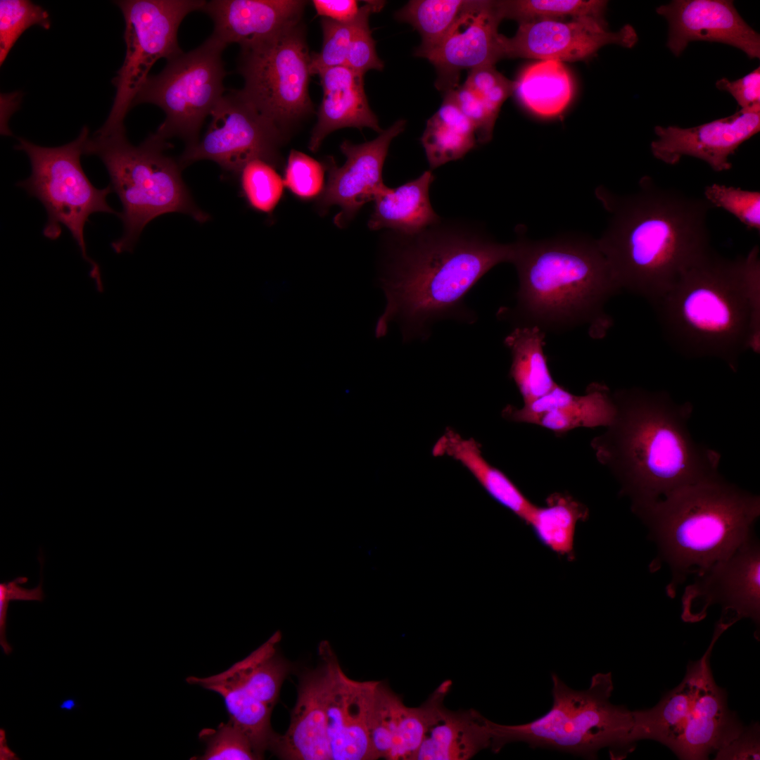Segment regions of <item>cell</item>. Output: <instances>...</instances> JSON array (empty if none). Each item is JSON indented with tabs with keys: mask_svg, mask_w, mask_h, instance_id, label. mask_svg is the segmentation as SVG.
<instances>
[{
	"mask_svg": "<svg viewBox=\"0 0 760 760\" xmlns=\"http://www.w3.org/2000/svg\"><path fill=\"white\" fill-rule=\"evenodd\" d=\"M323 90L317 122L309 148L316 152L331 132L344 127H369L383 131L369 108L364 88V76L345 65L326 69L318 74Z\"/></svg>",
	"mask_w": 760,
	"mask_h": 760,
	"instance_id": "obj_25",
	"label": "cell"
},
{
	"mask_svg": "<svg viewBox=\"0 0 760 760\" xmlns=\"http://www.w3.org/2000/svg\"><path fill=\"white\" fill-rule=\"evenodd\" d=\"M450 91L460 111L474 125L477 143L490 141L495 121L490 116L482 96L464 84Z\"/></svg>",
	"mask_w": 760,
	"mask_h": 760,
	"instance_id": "obj_42",
	"label": "cell"
},
{
	"mask_svg": "<svg viewBox=\"0 0 760 760\" xmlns=\"http://www.w3.org/2000/svg\"><path fill=\"white\" fill-rule=\"evenodd\" d=\"M719 604L722 612L715 628L724 632L742 618L757 625L760 616V550L749 538L730 557L696 576L682 597V619L702 620L708 608Z\"/></svg>",
	"mask_w": 760,
	"mask_h": 760,
	"instance_id": "obj_15",
	"label": "cell"
},
{
	"mask_svg": "<svg viewBox=\"0 0 760 760\" xmlns=\"http://www.w3.org/2000/svg\"><path fill=\"white\" fill-rule=\"evenodd\" d=\"M668 23L666 46L680 56L693 41L730 45L749 58H760V35L731 0H674L656 8Z\"/></svg>",
	"mask_w": 760,
	"mask_h": 760,
	"instance_id": "obj_21",
	"label": "cell"
},
{
	"mask_svg": "<svg viewBox=\"0 0 760 760\" xmlns=\"http://www.w3.org/2000/svg\"><path fill=\"white\" fill-rule=\"evenodd\" d=\"M468 0H412L395 14L412 25L421 35L414 55L422 57L434 49L452 27Z\"/></svg>",
	"mask_w": 760,
	"mask_h": 760,
	"instance_id": "obj_33",
	"label": "cell"
},
{
	"mask_svg": "<svg viewBox=\"0 0 760 760\" xmlns=\"http://www.w3.org/2000/svg\"><path fill=\"white\" fill-rule=\"evenodd\" d=\"M210 115L203 137L186 146L181 155L182 167L208 160L227 172L239 174L255 159L274 167L279 165L284 132L264 116L241 89L226 91Z\"/></svg>",
	"mask_w": 760,
	"mask_h": 760,
	"instance_id": "obj_14",
	"label": "cell"
},
{
	"mask_svg": "<svg viewBox=\"0 0 760 760\" xmlns=\"http://www.w3.org/2000/svg\"><path fill=\"white\" fill-rule=\"evenodd\" d=\"M432 453L458 461L492 498L526 522L534 504L505 473L483 457L481 445L474 438H464L447 429L433 445Z\"/></svg>",
	"mask_w": 760,
	"mask_h": 760,
	"instance_id": "obj_28",
	"label": "cell"
},
{
	"mask_svg": "<svg viewBox=\"0 0 760 760\" xmlns=\"http://www.w3.org/2000/svg\"><path fill=\"white\" fill-rule=\"evenodd\" d=\"M573 90L571 77L562 62L542 60L521 72L514 93L533 113L550 118L567 106Z\"/></svg>",
	"mask_w": 760,
	"mask_h": 760,
	"instance_id": "obj_32",
	"label": "cell"
},
{
	"mask_svg": "<svg viewBox=\"0 0 760 760\" xmlns=\"http://www.w3.org/2000/svg\"><path fill=\"white\" fill-rule=\"evenodd\" d=\"M638 42L635 28L625 25L616 32L593 18L540 19L519 23L512 37H505V58H536L559 62L587 59L608 44L633 48Z\"/></svg>",
	"mask_w": 760,
	"mask_h": 760,
	"instance_id": "obj_17",
	"label": "cell"
},
{
	"mask_svg": "<svg viewBox=\"0 0 760 760\" xmlns=\"http://www.w3.org/2000/svg\"><path fill=\"white\" fill-rule=\"evenodd\" d=\"M319 656L301 676L288 730L270 751L287 760L374 759L368 718L376 681L348 678L327 641Z\"/></svg>",
	"mask_w": 760,
	"mask_h": 760,
	"instance_id": "obj_7",
	"label": "cell"
},
{
	"mask_svg": "<svg viewBox=\"0 0 760 760\" xmlns=\"http://www.w3.org/2000/svg\"><path fill=\"white\" fill-rule=\"evenodd\" d=\"M0 737L1 759H19V758H16V755L7 746L5 731L2 728L0 730Z\"/></svg>",
	"mask_w": 760,
	"mask_h": 760,
	"instance_id": "obj_50",
	"label": "cell"
},
{
	"mask_svg": "<svg viewBox=\"0 0 760 760\" xmlns=\"http://www.w3.org/2000/svg\"><path fill=\"white\" fill-rule=\"evenodd\" d=\"M551 680L552 704L546 714L519 725L489 721L493 752L515 742L588 759H597L603 748H609L614 759L633 750L635 711L611 702L614 685L610 672L595 674L588 688L583 690L569 688L555 673H551Z\"/></svg>",
	"mask_w": 760,
	"mask_h": 760,
	"instance_id": "obj_8",
	"label": "cell"
},
{
	"mask_svg": "<svg viewBox=\"0 0 760 760\" xmlns=\"http://www.w3.org/2000/svg\"><path fill=\"white\" fill-rule=\"evenodd\" d=\"M516 242L517 302L498 316L545 333L587 326L592 338H603L612 325L605 304L621 290L597 240L566 236Z\"/></svg>",
	"mask_w": 760,
	"mask_h": 760,
	"instance_id": "obj_5",
	"label": "cell"
},
{
	"mask_svg": "<svg viewBox=\"0 0 760 760\" xmlns=\"http://www.w3.org/2000/svg\"><path fill=\"white\" fill-rule=\"evenodd\" d=\"M649 526L660 559L672 571L667 593L690 574L730 557L752 538L760 498L721 475L688 486L636 514Z\"/></svg>",
	"mask_w": 760,
	"mask_h": 760,
	"instance_id": "obj_6",
	"label": "cell"
},
{
	"mask_svg": "<svg viewBox=\"0 0 760 760\" xmlns=\"http://www.w3.org/2000/svg\"><path fill=\"white\" fill-rule=\"evenodd\" d=\"M608 1L601 0H505L498 1L503 19L519 23L540 19L593 18L607 23Z\"/></svg>",
	"mask_w": 760,
	"mask_h": 760,
	"instance_id": "obj_35",
	"label": "cell"
},
{
	"mask_svg": "<svg viewBox=\"0 0 760 760\" xmlns=\"http://www.w3.org/2000/svg\"><path fill=\"white\" fill-rule=\"evenodd\" d=\"M242 191L249 205L256 210L270 213L279 203L284 181L269 163L255 159L246 164L240 172Z\"/></svg>",
	"mask_w": 760,
	"mask_h": 760,
	"instance_id": "obj_38",
	"label": "cell"
},
{
	"mask_svg": "<svg viewBox=\"0 0 760 760\" xmlns=\"http://www.w3.org/2000/svg\"><path fill=\"white\" fill-rule=\"evenodd\" d=\"M545 332L536 326L515 327L505 337L510 350L509 377L515 383L524 404L550 392L558 384L549 369L544 352Z\"/></svg>",
	"mask_w": 760,
	"mask_h": 760,
	"instance_id": "obj_29",
	"label": "cell"
},
{
	"mask_svg": "<svg viewBox=\"0 0 760 760\" xmlns=\"http://www.w3.org/2000/svg\"><path fill=\"white\" fill-rule=\"evenodd\" d=\"M198 736L206 748L202 755L192 759H262L249 738L229 719L216 729H203Z\"/></svg>",
	"mask_w": 760,
	"mask_h": 760,
	"instance_id": "obj_39",
	"label": "cell"
},
{
	"mask_svg": "<svg viewBox=\"0 0 760 760\" xmlns=\"http://www.w3.org/2000/svg\"><path fill=\"white\" fill-rule=\"evenodd\" d=\"M227 47L212 34L197 48L168 60L157 75L148 77L133 106L151 103L165 118L155 134L166 140L177 137L186 146L196 144L208 115L226 91L222 53Z\"/></svg>",
	"mask_w": 760,
	"mask_h": 760,
	"instance_id": "obj_11",
	"label": "cell"
},
{
	"mask_svg": "<svg viewBox=\"0 0 760 760\" xmlns=\"http://www.w3.org/2000/svg\"><path fill=\"white\" fill-rule=\"evenodd\" d=\"M452 682L445 680L420 706L401 709L393 735L388 760H414L417 751L430 727L444 707V699Z\"/></svg>",
	"mask_w": 760,
	"mask_h": 760,
	"instance_id": "obj_34",
	"label": "cell"
},
{
	"mask_svg": "<svg viewBox=\"0 0 760 760\" xmlns=\"http://www.w3.org/2000/svg\"><path fill=\"white\" fill-rule=\"evenodd\" d=\"M759 728H745L738 737L716 754V759H759Z\"/></svg>",
	"mask_w": 760,
	"mask_h": 760,
	"instance_id": "obj_46",
	"label": "cell"
},
{
	"mask_svg": "<svg viewBox=\"0 0 760 760\" xmlns=\"http://www.w3.org/2000/svg\"><path fill=\"white\" fill-rule=\"evenodd\" d=\"M310 63L299 23L290 25L265 40L241 48L238 71L244 86L241 90L284 131L311 110Z\"/></svg>",
	"mask_w": 760,
	"mask_h": 760,
	"instance_id": "obj_13",
	"label": "cell"
},
{
	"mask_svg": "<svg viewBox=\"0 0 760 760\" xmlns=\"http://www.w3.org/2000/svg\"><path fill=\"white\" fill-rule=\"evenodd\" d=\"M612 397L614 419L590 446L635 514L720 475V454L697 443L689 431L690 402L679 404L665 391L638 387L616 390Z\"/></svg>",
	"mask_w": 760,
	"mask_h": 760,
	"instance_id": "obj_1",
	"label": "cell"
},
{
	"mask_svg": "<svg viewBox=\"0 0 760 760\" xmlns=\"http://www.w3.org/2000/svg\"><path fill=\"white\" fill-rule=\"evenodd\" d=\"M27 581V578L24 576L17 577L11 581L1 583L0 584V645L4 652L8 655L12 652V647L6 640V629L7 622V613L9 602L11 601H39L44 598L42 589L43 577L42 576L38 585L32 589H27L22 586Z\"/></svg>",
	"mask_w": 760,
	"mask_h": 760,
	"instance_id": "obj_43",
	"label": "cell"
},
{
	"mask_svg": "<svg viewBox=\"0 0 760 760\" xmlns=\"http://www.w3.org/2000/svg\"><path fill=\"white\" fill-rule=\"evenodd\" d=\"M89 137V129L84 126L77 139L57 147L41 146L18 138L15 148L28 156L31 174L17 185L44 205L47 213L43 230L45 237L56 240L61 234L62 226L70 232L82 258L90 266L89 274L94 281L96 291L102 293L104 289L101 269L87 253L84 226L94 213H119L107 202V196L113 192L110 186L95 187L81 165L80 158L84 154Z\"/></svg>",
	"mask_w": 760,
	"mask_h": 760,
	"instance_id": "obj_10",
	"label": "cell"
},
{
	"mask_svg": "<svg viewBox=\"0 0 760 760\" xmlns=\"http://www.w3.org/2000/svg\"><path fill=\"white\" fill-rule=\"evenodd\" d=\"M490 745L489 719L474 709L451 711L444 706L414 760H467Z\"/></svg>",
	"mask_w": 760,
	"mask_h": 760,
	"instance_id": "obj_26",
	"label": "cell"
},
{
	"mask_svg": "<svg viewBox=\"0 0 760 760\" xmlns=\"http://www.w3.org/2000/svg\"><path fill=\"white\" fill-rule=\"evenodd\" d=\"M78 706L79 705L77 704L75 699L72 697H69L64 699L59 705V707L61 709L72 711L74 709L77 708Z\"/></svg>",
	"mask_w": 760,
	"mask_h": 760,
	"instance_id": "obj_51",
	"label": "cell"
},
{
	"mask_svg": "<svg viewBox=\"0 0 760 760\" xmlns=\"http://www.w3.org/2000/svg\"><path fill=\"white\" fill-rule=\"evenodd\" d=\"M284 185L302 198H311L321 192L324 170L321 164L308 155L291 150L285 169Z\"/></svg>",
	"mask_w": 760,
	"mask_h": 760,
	"instance_id": "obj_41",
	"label": "cell"
},
{
	"mask_svg": "<svg viewBox=\"0 0 760 760\" xmlns=\"http://www.w3.org/2000/svg\"><path fill=\"white\" fill-rule=\"evenodd\" d=\"M760 103L735 113L691 127L657 125L650 151L657 160L676 165L684 156L703 160L716 172L732 168L730 158L746 141L759 132Z\"/></svg>",
	"mask_w": 760,
	"mask_h": 760,
	"instance_id": "obj_20",
	"label": "cell"
},
{
	"mask_svg": "<svg viewBox=\"0 0 760 760\" xmlns=\"http://www.w3.org/2000/svg\"><path fill=\"white\" fill-rule=\"evenodd\" d=\"M305 4L299 0H212L201 11L213 20L215 38L227 46L243 48L298 23Z\"/></svg>",
	"mask_w": 760,
	"mask_h": 760,
	"instance_id": "obj_23",
	"label": "cell"
},
{
	"mask_svg": "<svg viewBox=\"0 0 760 760\" xmlns=\"http://www.w3.org/2000/svg\"><path fill=\"white\" fill-rule=\"evenodd\" d=\"M615 411L610 389L605 384L593 382L581 395L557 384L520 408L507 405L502 414L510 422L533 424L563 434L577 428L607 427Z\"/></svg>",
	"mask_w": 760,
	"mask_h": 760,
	"instance_id": "obj_22",
	"label": "cell"
},
{
	"mask_svg": "<svg viewBox=\"0 0 760 760\" xmlns=\"http://www.w3.org/2000/svg\"><path fill=\"white\" fill-rule=\"evenodd\" d=\"M505 77L495 65L482 66L470 70L464 84L482 96Z\"/></svg>",
	"mask_w": 760,
	"mask_h": 760,
	"instance_id": "obj_48",
	"label": "cell"
},
{
	"mask_svg": "<svg viewBox=\"0 0 760 760\" xmlns=\"http://www.w3.org/2000/svg\"><path fill=\"white\" fill-rule=\"evenodd\" d=\"M716 87L730 94L740 109L751 108L760 103V68L735 80L722 77L716 81Z\"/></svg>",
	"mask_w": 760,
	"mask_h": 760,
	"instance_id": "obj_45",
	"label": "cell"
},
{
	"mask_svg": "<svg viewBox=\"0 0 760 760\" xmlns=\"http://www.w3.org/2000/svg\"><path fill=\"white\" fill-rule=\"evenodd\" d=\"M719 637L714 634L704 654L689 663L691 692L681 737L673 751L681 759H707L740 736L745 727L729 710L725 690L714 681L709 658Z\"/></svg>",
	"mask_w": 760,
	"mask_h": 760,
	"instance_id": "obj_18",
	"label": "cell"
},
{
	"mask_svg": "<svg viewBox=\"0 0 760 760\" xmlns=\"http://www.w3.org/2000/svg\"><path fill=\"white\" fill-rule=\"evenodd\" d=\"M503 20L498 1L468 0L443 40L422 58L435 68L436 87L443 94L458 87L464 70L495 65L505 58Z\"/></svg>",
	"mask_w": 760,
	"mask_h": 760,
	"instance_id": "obj_16",
	"label": "cell"
},
{
	"mask_svg": "<svg viewBox=\"0 0 760 760\" xmlns=\"http://www.w3.org/2000/svg\"><path fill=\"white\" fill-rule=\"evenodd\" d=\"M588 517L587 507L566 493H554L544 506L535 505L525 522L538 540L551 551L569 560L574 558L576 527Z\"/></svg>",
	"mask_w": 760,
	"mask_h": 760,
	"instance_id": "obj_31",
	"label": "cell"
},
{
	"mask_svg": "<svg viewBox=\"0 0 760 760\" xmlns=\"http://www.w3.org/2000/svg\"><path fill=\"white\" fill-rule=\"evenodd\" d=\"M597 196L612 216L597 241L620 290L654 305L711 251L707 217L713 207L705 198L661 188L648 176L632 195L599 189Z\"/></svg>",
	"mask_w": 760,
	"mask_h": 760,
	"instance_id": "obj_2",
	"label": "cell"
},
{
	"mask_svg": "<svg viewBox=\"0 0 760 760\" xmlns=\"http://www.w3.org/2000/svg\"><path fill=\"white\" fill-rule=\"evenodd\" d=\"M443 94L421 137L431 169L462 158L478 144L474 125L460 111L451 91Z\"/></svg>",
	"mask_w": 760,
	"mask_h": 760,
	"instance_id": "obj_30",
	"label": "cell"
},
{
	"mask_svg": "<svg viewBox=\"0 0 760 760\" xmlns=\"http://www.w3.org/2000/svg\"><path fill=\"white\" fill-rule=\"evenodd\" d=\"M406 120L395 121L374 139L355 144L346 140L340 146L346 157L343 166L332 158L327 162L328 180L318 198V206L325 210L340 207L334 223L344 227L367 203L374 201L387 189L383 181V166L392 140L402 133Z\"/></svg>",
	"mask_w": 760,
	"mask_h": 760,
	"instance_id": "obj_19",
	"label": "cell"
},
{
	"mask_svg": "<svg viewBox=\"0 0 760 760\" xmlns=\"http://www.w3.org/2000/svg\"><path fill=\"white\" fill-rule=\"evenodd\" d=\"M514 88L515 81L505 77L482 96L487 110L491 118L495 121H496L502 105L514 93Z\"/></svg>",
	"mask_w": 760,
	"mask_h": 760,
	"instance_id": "obj_49",
	"label": "cell"
},
{
	"mask_svg": "<svg viewBox=\"0 0 760 760\" xmlns=\"http://www.w3.org/2000/svg\"><path fill=\"white\" fill-rule=\"evenodd\" d=\"M168 146L155 133L139 146L132 145L125 133L94 134L86 142L84 155L96 156L103 162L109 186L122 206L123 234L111 243L118 254L132 252L146 224L161 215L182 213L199 222L209 219L192 199L179 161L165 153Z\"/></svg>",
	"mask_w": 760,
	"mask_h": 760,
	"instance_id": "obj_9",
	"label": "cell"
},
{
	"mask_svg": "<svg viewBox=\"0 0 760 760\" xmlns=\"http://www.w3.org/2000/svg\"><path fill=\"white\" fill-rule=\"evenodd\" d=\"M317 15L338 22H347L358 13L360 7L355 0H314Z\"/></svg>",
	"mask_w": 760,
	"mask_h": 760,
	"instance_id": "obj_47",
	"label": "cell"
},
{
	"mask_svg": "<svg viewBox=\"0 0 760 760\" xmlns=\"http://www.w3.org/2000/svg\"><path fill=\"white\" fill-rule=\"evenodd\" d=\"M433 226L405 236L381 279L387 304L375 332L398 321L405 341L426 339L436 321H474L464 299L494 266L512 263L517 243H501L477 232Z\"/></svg>",
	"mask_w": 760,
	"mask_h": 760,
	"instance_id": "obj_3",
	"label": "cell"
},
{
	"mask_svg": "<svg viewBox=\"0 0 760 760\" xmlns=\"http://www.w3.org/2000/svg\"><path fill=\"white\" fill-rule=\"evenodd\" d=\"M653 305L663 333L678 351L719 358L735 372L744 352H759V246L735 260L711 251Z\"/></svg>",
	"mask_w": 760,
	"mask_h": 760,
	"instance_id": "obj_4",
	"label": "cell"
},
{
	"mask_svg": "<svg viewBox=\"0 0 760 760\" xmlns=\"http://www.w3.org/2000/svg\"><path fill=\"white\" fill-rule=\"evenodd\" d=\"M385 1H369L360 7L357 15L351 20L338 22L323 18L321 27L323 44L319 53L310 55V74L318 75L322 71L337 66L345 65L350 45L359 30L369 23V15L379 12Z\"/></svg>",
	"mask_w": 760,
	"mask_h": 760,
	"instance_id": "obj_36",
	"label": "cell"
},
{
	"mask_svg": "<svg viewBox=\"0 0 760 760\" xmlns=\"http://www.w3.org/2000/svg\"><path fill=\"white\" fill-rule=\"evenodd\" d=\"M202 0H122L115 4L125 23L126 53L121 68L112 80L116 91L110 114L94 134L107 137L125 133L124 120L149 77L153 64L161 58L170 60L182 52L177 34L184 18L201 11Z\"/></svg>",
	"mask_w": 760,
	"mask_h": 760,
	"instance_id": "obj_12",
	"label": "cell"
},
{
	"mask_svg": "<svg viewBox=\"0 0 760 760\" xmlns=\"http://www.w3.org/2000/svg\"><path fill=\"white\" fill-rule=\"evenodd\" d=\"M345 66L363 76L369 70L384 69V63L377 55L369 23L363 25L353 39Z\"/></svg>",
	"mask_w": 760,
	"mask_h": 760,
	"instance_id": "obj_44",
	"label": "cell"
},
{
	"mask_svg": "<svg viewBox=\"0 0 760 760\" xmlns=\"http://www.w3.org/2000/svg\"><path fill=\"white\" fill-rule=\"evenodd\" d=\"M281 638V632H275L246 657L219 673L222 692L237 708L272 712L291 669L277 652Z\"/></svg>",
	"mask_w": 760,
	"mask_h": 760,
	"instance_id": "obj_24",
	"label": "cell"
},
{
	"mask_svg": "<svg viewBox=\"0 0 760 760\" xmlns=\"http://www.w3.org/2000/svg\"><path fill=\"white\" fill-rule=\"evenodd\" d=\"M34 25L50 28L49 14L42 6L27 0L0 1L1 65L21 34Z\"/></svg>",
	"mask_w": 760,
	"mask_h": 760,
	"instance_id": "obj_37",
	"label": "cell"
},
{
	"mask_svg": "<svg viewBox=\"0 0 760 760\" xmlns=\"http://www.w3.org/2000/svg\"><path fill=\"white\" fill-rule=\"evenodd\" d=\"M434 180L431 171L396 188H388L374 201L368 221L372 230L391 229L402 236H412L439 223L429 199Z\"/></svg>",
	"mask_w": 760,
	"mask_h": 760,
	"instance_id": "obj_27",
	"label": "cell"
},
{
	"mask_svg": "<svg viewBox=\"0 0 760 760\" xmlns=\"http://www.w3.org/2000/svg\"><path fill=\"white\" fill-rule=\"evenodd\" d=\"M704 198L712 207L725 210L747 229L760 231V192L720 184L707 186Z\"/></svg>",
	"mask_w": 760,
	"mask_h": 760,
	"instance_id": "obj_40",
	"label": "cell"
}]
</instances>
